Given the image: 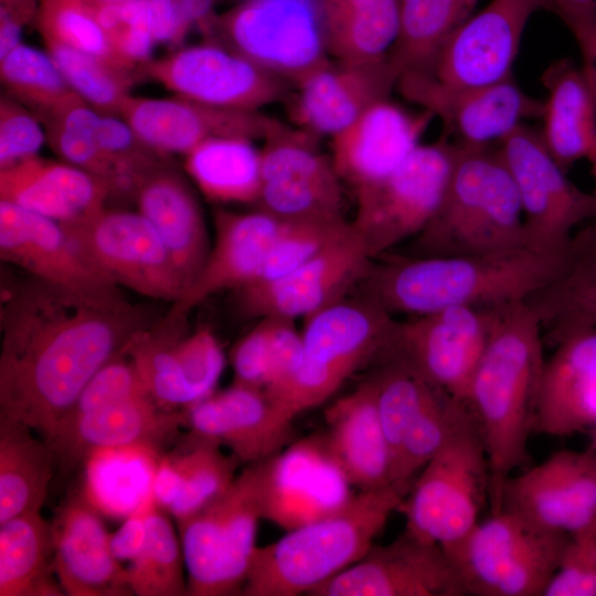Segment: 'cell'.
I'll return each mask as SVG.
<instances>
[{"instance_id":"6da1fadb","label":"cell","mask_w":596,"mask_h":596,"mask_svg":"<svg viewBox=\"0 0 596 596\" xmlns=\"http://www.w3.org/2000/svg\"><path fill=\"white\" fill-rule=\"evenodd\" d=\"M146 327L135 308L117 311L30 275L1 288L0 417L44 440L94 374Z\"/></svg>"},{"instance_id":"7a4b0ae2","label":"cell","mask_w":596,"mask_h":596,"mask_svg":"<svg viewBox=\"0 0 596 596\" xmlns=\"http://www.w3.org/2000/svg\"><path fill=\"white\" fill-rule=\"evenodd\" d=\"M544 363L542 326L533 309L524 299L494 305L464 402L488 460L491 513L501 510L512 471L526 462Z\"/></svg>"},{"instance_id":"3957f363","label":"cell","mask_w":596,"mask_h":596,"mask_svg":"<svg viewBox=\"0 0 596 596\" xmlns=\"http://www.w3.org/2000/svg\"><path fill=\"white\" fill-rule=\"evenodd\" d=\"M563 254L524 246L480 255L393 258L371 265L363 278L365 297L392 315L411 317L522 300L554 277Z\"/></svg>"},{"instance_id":"277c9868","label":"cell","mask_w":596,"mask_h":596,"mask_svg":"<svg viewBox=\"0 0 596 596\" xmlns=\"http://www.w3.org/2000/svg\"><path fill=\"white\" fill-rule=\"evenodd\" d=\"M403 500L393 486L358 491L339 512L257 546L242 595H308L359 561Z\"/></svg>"},{"instance_id":"5b68a950","label":"cell","mask_w":596,"mask_h":596,"mask_svg":"<svg viewBox=\"0 0 596 596\" xmlns=\"http://www.w3.org/2000/svg\"><path fill=\"white\" fill-rule=\"evenodd\" d=\"M415 256L528 247L520 196L497 147L459 148L443 202L414 237Z\"/></svg>"},{"instance_id":"8992f818","label":"cell","mask_w":596,"mask_h":596,"mask_svg":"<svg viewBox=\"0 0 596 596\" xmlns=\"http://www.w3.org/2000/svg\"><path fill=\"white\" fill-rule=\"evenodd\" d=\"M398 321L377 302L341 300L306 318L302 360L294 377L274 395L292 419L328 401L360 368L392 352Z\"/></svg>"},{"instance_id":"52a82bcc","label":"cell","mask_w":596,"mask_h":596,"mask_svg":"<svg viewBox=\"0 0 596 596\" xmlns=\"http://www.w3.org/2000/svg\"><path fill=\"white\" fill-rule=\"evenodd\" d=\"M568 540L566 534L543 530L501 509L443 550L467 595L541 596Z\"/></svg>"},{"instance_id":"ba28073f","label":"cell","mask_w":596,"mask_h":596,"mask_svg":"<svg viewBox=\"0 0 596 596\" xmlns=\"http://www.w3.org/2000/svg\"><path fill=\"white\" fill-rule=\"evenodd\" d=\"M262 520L258 462L246 465L222 494L177 523L188 595H242Z\"/></svg>"},{"instance_id":"9c48e42d","label":"cell","mask_w":596,"mask_h":596,"mask_svg":"<svg viewBox=\"0 0 596 596\" xmlns=\"http://www.w3.org/2000/svg\"><path fill=\"white\" fill-rule=\"evenodd\" d=\"M489 467L480 433L470 416L424 466L400 507L405 530L446 549L479 522L489 501Z\"/></svg>"},{"instance_id":"30bf717a","label":"cell","mask_w":596,"mask_h":596,"mask_svg":"<svg viewBox=\"0 0 596 596\" xmlns=\"http://www.w3.org/2000/svg\"><path fill=\"white\" fill-rule=\"evenodd\" d=\"M209 41L292 84L330 61L321 0H238Z\"/></svg>"},{"instance_id":"8fae6325","label":"cell","mask_w":596,"mask_h":596,"mask_svg":"<svg viewBox=\"0 0 596 596\" xmlns=\"http://www.w3.org/2000/svg\"><path fill=\"white\" fill-rule=\"evenodd\" d=\"M458 147L445 137L421 143L379 183L354 193L351 224L372 259L417 236L436 215L453 172Z\"/></svg>"},{"instance_id":"7c38bea8","label":"cell","mask_w":596,"mask_h":596,"mask_svg":"<svg viewBox=\"0 0 596 596\" xmlns=\"http://www.w3.org/2000/svg\"><path fill=\"white\" fill-rule=\"evenodd\" d=\"M60 224L82 259L110 284L172 302L183 296V280L164 243L139 212L103 207Z\"/></svg>"},{"instance_id":"4fadbf2b","label":"cell","mask_w":596,"mask_h":596,"mask_svg":"<svg viewBox=\"0 0 596 596\" xmlns=\"http://www.w3.org/2000/svg\"><path fill=\"white\" fill-rule=\"evenodd\" d=\"M498 148L520 196L528 247L562 255L573 234L594 219V193L567 178L546 149L540 130L526 124L512 130Z\"/></svg>"},{"instance_id":"5bb4252c","label":"cell","mask_w":596,"mask_h":596,"mask_svg":"<svg viewBox=\"0 0 596 596\" xmlns=\"http://www.w3.org/2000/svg\"><path fill=\"white\" fill-rule=\"evenodd\" d=\"M323 433L289 443L258 462L262 519L289 531L334 514L355 497Z\"/></svg>"},{"instance_id":"9a60e30c","label":"cell","mask_w":596,"mask_h":596,"mask_svg":"<svg viewBox=\"0 0 596 596\" xmlns=\"http://www.w3.org/2000/svg\"><path fill=\"white\" fill-rule=\"evenodd\" d=\"M397 91L438 118L443 137L459 148L497 147L528 119H541L544 100L528 95L513 76L478 87H450L423 73H404Z\"/></svg>"},{"instance_id":"2e32d148","label":"cell","mask_w":596,"mask_h":596,"mask_svg":"<svg viewBox=\"0 0 596 596\" xmlns=\"http://www.w3.org/2000/svg\"><path fill=\"white\" fill-rule=\"evenodd\" d=\"M493 306H455L409 317L398 322L390 356L464 403L488 340Z\"/></svg>"},{"instance_id":"e0dca14e","label":"cell","mask_w":596,"mask_h":596,"mask_svg":"<svg viewBox=\"0 0 596 596\" xmlns=\"http://www.w3.org/2000/svg\"><path fill=\"white\" fill-rule=\"evenodd\" d=\"M501 509L546 531L568 536L596 533V445L558 450L510 477Z\"/></svg>"},{"instance_id":"ac0fdd59","label":"cell","mask_w":596,"mask_h":596,"mask_svg":"<svg viewBox=\"0 0 596 596\" xmlns=\"http://www.w3.org/2000/svg\"><path fill=\"white\" fill-rule=\"evenodd\" d=\"M147 74L178 96L244 111H260L281 99L287 84L242 54L209 40L150 62Z\"/></svg>"},{"instance_id":"d6986e66","label":"cell","mask_w":596,"mask_h":596,"mask_svg":"<svg viewBox=\"0 0 596 596\" xmlns=\"http://www.w3.org/2000/svg\"><path fill=\"white\" fill-rule=\"evenodd\" d=\"M0 257L96 306L136 308L82 259L58 222L7 201H0Z\"/></svg>"},{"instance_id":"ffe728a7","label":"cell","mask_w":596,"mask_h":596,"mask_svg":"<svg viewBox=\"0 0 596 596\" xmlns=\"http://www.w3.org/2000/svg\"><path fill=\"white\" fill-rule=\"evenodd\" d=\"M309 596H466V588L440 545L404 531L373 544L354 564Z\"/></svg>"},{"instance_id":"44dd1931","label":"cell","mask_w":596,"mask_h":596,"mask_svg":"<svg viewBox=\"0 0 596 596\" xmlns=\"http://www.w3.org/2000/svg\"><path fill=\"white\" fill-rule=\"evenodd\" d=\"M547 0H491L447 39L427 74L450 87H478L513 76L522 34ZM416 73V72H414Z\"/></svg>"},{"instance_id":"7402d4cb","label":"cell","mask_w":596,"mask_h":596,"mask_svg":"<svg viewBox=\"0 0 596 596\" xmlns=\"http://www.w3.org/2000/svg\"><path fill=\"white\" fill-rule=\"evenodd\" d=\"M372 260L351 224L342 237L287 276L236 290L238 307L251 317L306 319L343 300L365 277Z\"/></svg>"},{"instance_id":"603a6c76","label":"cell","mask_w":596,"mask_h":596,"mask_svg":"<svg viewBox=\"0 0 596 596\" xmlns=\"http://www.w3.org/2000/svg\"><path fill=\"white\" fill-rule=\"evenodd\" d=\"M187 427L183 409H171L151 396L130 398L63 419L45 441L56 469L72 472L95 453L130 447L159 448Z\"/></svg>"},{"instance_id":"cb8c5ba5","label":"cell","mask_w":596,"mask_h":596,"mask_svg":"<svg viewBox=\"0 0 596 596\" xmlns=\"http://www.w3.org/2000/svg\"><path fill=\"white\" fill-rule=\"evenodd\" d=\"M398 72L389 58L377 62L330 60L295 85L288 103L294 126L332 138L373 104L390 98Z\"/></svg>"},{"instance_id":"d4e9b609","label":"cell","mask_w":596,"mask_h":596,"mask_svg":"<svg viewBox=\"0 0 596 596\" xmlns=\"http://www.w3.org/2000/svg\"><path fill=\"white\" fill-rule=\"evenodd\" d=\"M119 114L139 139L160 155H187L201 142L216 137L265 140L284 125L260 111L220 108L181 96H128Z\"/></svg>"},{"instance_id":"484cf974","label":"cell","mask_w":596,"mask_h":596,"mask_svg":"<svg viewBox=\"0 0 596 596\" xmlns=\"http://www.w3.org/2000/svg\"><path fill=\"white\" fill-rule=\"evenodd\" d=\"M190 432L226 447L241 464L266 460L290 443L292 422L266 391L235 382L183 409Z\"/></svg>"},{"instance_id":"4316f807","label":"cell","mask_w":596,"mask_h":596,"mask_svg":"<svg viewBox=\"0 0 596 596\" xmlns=\"http://www.w3.org/2000/svg\"><path fill=\"white\" fill-rule=\"evenodd\" d=\"M434 118L425 109L412 111L391 98L373 104L330 138V158L341 182L355 193L385 179L421 145Z\"/></svg>"},{"instance_id":"83f0119b","label":"cell","mask_w":596,"mask_h":596,"mask_svg":"<svg viewBox=\"0 0 596 596\" xmlns=\"http://www.w3.org/2000/svg\"><path fill=\"white\" fill-rule=\"evenodd\" d=\"M539 386L534 433L565 437L596 432V328L572 327L552 336Z\"/></svg>"},{"instance_id":"f1b7e54d","label":"cell","mask_w":596,"mask_h":596,"mask_svg":"<svg viewBox=\"0 0 596 596\" xmlns=\"http://www.w3.org/2000/svg\"><path fill=\"white\" fill-rule=\"evenodd\" d=\"M53 566L68 596L132 595L126 567L110 550V534L87 499L74 493L53 521Z\"/></svg>"},{"instance_id":"f546056e","label":"cell","mask_w":596,"mask_h":596,"mask_svg":"<svg viewBox=\"0 0 596 596\" xmlns=\"http://www.w3.org/2000/svg\"><path fill=\"white\" fill-rule=\"evenodd\" d=\"M280 220L269 213L214 214L215 237L205 264L192 286L175 302L169 316L185 318L207 297L225 289L238 290L255 280L279 230Z\"/></svg>"},{"instance_id":"4dcf8cb0","label":"cell","mask_w":596,"mask_h":596,"mask_svg":"<svg viewBox=\"0 0 596 596\" xmlns=\"http://www.w3.org/2000/svg\"><path fill=\"white\" fill-rule=\"evenodd\" d=\"M324 421L327 446L358 491L392 486V458L373 376L330 404Z\"/></svg>"},{"instance_id":"1f68e13d","label":"cell","mask_w":596,"mask_h":596,"mask_svg":"<svg viewBox=\"0 0 596 596\" xmlns=\"http://www.w3.org/2000/svg\"><path fill=\"white\" fill-rule=\"evenodd\" d=\"M109 187L70 163L28 158L0 172V196L58 223L87 216L104 207Z\"/></svg>"},{"instance_id":"d6a6232c","label":"cell","mask_w":596,"mask_h":596,"mask_svg":"<svg viewBox=\"0 0 596 596\" xmlns=\"http://www.w3.org/2000/svg\"><path fill=\"white\" fill-rule=\"evenodd\" d=\"M136 196L138 212L158 232L187 291L201 273L211 247L195 196L177 173L160 164L146 174Z\"/></svg>"},{"instance_id":"836d02e7","label":"cell","mask_w":596,"mask_h":596,"mask_svg":"<svg viewBox=\"0 0 596 596\" xmlns=\"http://www.w3.org/2000/svg\"><path fill=\"white\" fill-rule=\"evenodd\" d=\"M541 83L547 94L541 137L567 172L577 161L596 156V96L582 68L567 57L551 63Z\"/></svg>"},{"instance_id":"e575fe53","label":"cell","mask_w":596,"mask_h":596,"mask_svg":"<svg viewBox=\"0 0 596 596\" xmlns=\"http://www.w3.org/2000/svg\"><path fill=\"white\" fill-rule=\"evenodd\" d=\"M550 336L572 327L596 328V222L572 236L554 277L524 299Z\"/></svg>"},{"instance_id":"d590c367","label":"cell","mask_w":596,"mask_h":596,"mask_svg":"<svg viewBox=\"0 0 596 596\" xmlns=\"http://www.w3.org/2000/svg\"><path fill=\"white\" fill-rule=\"evenodd\" d=\"M25 424L0 417V524L41 512L56 469L51 446Z\"/></svg>"},{"instance_id":"8d00e7d4","label":"cell","mask_w":596,"mask_h":596,"mask_svg":"<svg viewBox=\"0 0 596 596\" xmlns=\"http://www.w3.org/2000/svg\"><path fill=\"white\" fill-rule=\"evenodd\" d=\"M321 6L332 60L389 58L398 35V0H321Z\"/></svg>"},{"instance_id":"74e56055","label":"cell","mask_w":596,"mask_h":596,"mask_svg":"<svg viewBox=\"0 0 596 596\" xmlns=\"http://www.w3.org/2000/svg\"><path fill=\"white\" fill-rule=\"evenodd\" d=\"M51 522L41 512L0 524V596H62L54 579Z\"/></svg>"},{"instance_id":"f35d334b","label":"cell","mask_w":596,"mask_h":596,"mask_svg":"<svg viewBox=\"0 0 596 596\" xmlns=\"http://www.w3.org/2000/svg\"><path fill=\"white\" fill-rule=\"evenodd\" d=\"M254 141L244 137H216L185 155L188 173L209 200L257 202L263 184L262 152Z\"/></svg>"},{"instance_id":"ab89813d","label":"cell","mask_w":596,"mask_h":596,"mask_svg":"<svg viewBox=\"0 0 596 596\" xmlns=\"http://www.w3.org/2000/svg\"><path fill=\"white\" fill-rule=\"evenodd\" d=\"M183 320L167 315L158 330L163 373L174 396L188 407L214 392L224 370L225 356L209 328L185 334Z\"/></svg>"},{"instance_id":"60d3db41","label":"cell","mask_w":596,"mask_h":596,"mask_svg":"<svg viewBox=\"0 0 596 596\" xmlns=\"http://www.w3.org/2000/svg\"><path fill=\"white\" fill-rule=\"evenodd\" d=\"M302 360V337L292 320L264 317L232 349L234 381L274 395L294 377Z\"/></svg>"},{"instance_id":"b9f144b4","label":"cell","mask_w":596,"mask_h":596,"mask_svg":"<svg viewBox=\"0 0 596 596\" xmlns=\"http://www.w3.org/2000/svg\"><path fill=\"white\" fill-rule=\"evenodd\" d=\"M478 1L398 0V35L389 56L398 75L428 72L447 39L471 15Z\"/></svg>"},{"instance_id":"7bdbcfd3","label":"cell","mask_w":596,"mask_h":596,"mask_svg":"<svg viewBox=\"0 0 596 596\" xmlns=\"http://www.w3.org/2000/svg\"><path fill=\"white\" fill-rule=\"evenodd\" d=\"M217 443L189 430L178 447L164 457L174 469L180 494L169 511L183 520L222 494L237 477L241 462Z\"/></svg>"},{"instance_id":"ee69618b","label":"cell","mask_w":596,"mask_h":596,"mask_svg":"<svg viewBox=\"0 0 596 596\" xmlns=\"http://www.w3.org/2000/svg\"><path fill=\"white\" fill-rule=\"evenodd\" d=\"M470 416L466 405L434 386L407 428L392 469V486L405 497L424 466Z\"/></svg>"},{"instance_id":"f6af8a7d","label":"cell","mask_w":596,"mask_h":596,"mask_svg":"<svg viewBox=\"0 0 596 596\" xmlns=\"http://www.w3.org/2000/svg\"><path fill=\"white\" fill-rule=\"evenodd\" d=\"M184 567L180 536L168 515L155 503L148 515L143 547L126 567L128 587L137 596L188 595Z\"/></svg>"},{"instance_id":"bcb514c9","label":"cell","mask_w":596,"mask_h":596,"mask_svg":"<svg viewBox=\"0 0 596 596\" xmlns=\"http://www.w3.org/2000/svg\"><path fill=\"white\" fill-rule=\"evenodd\" d=\"M350 227L351 222L344 216L280 221L259 274L247 286L263 285L287 276L342 237Z\"/></svg>"},{"instance_id":"7dc6e473","label":"cell","mask_w":596,"mask_h":596,"mask_svg":"<svg viewBox=\"0 0 596 596\" xmlns=\"http://www.w3.org/2000/svg\"><path fill=\"white\" fill-rule=\"evenodd\" d=\"M49 53L71 89L102 115L120 113L130 84L126 70L73 47L46 42Z\"/></svg>"},{"instance_id":"c3c4849f","label":"cell","mask_w":596,"mask_h":596,"mask_svg":"<svg viewBox=\"0 0 596 596\" xmlns=\"http://www.w3.org/2000/svg\"><path fill=\"white\" fill-rule=\"evenodd\" d=\"M38 24L45 42L60 43L115 67L128 70L86 1L42 0Z\"/></svg>"},{"instance_id":"681fc988","label":"cell","mask_w":596,"mask_h":596,"mask_svg":"<svg viewBox=\"0 0 596 596\" xmlns=\"http://www.w3.org/2000/svg\"><path fill=\"white\" fill-rule=\"evenodd\" d=\"M256 204L280 221L343 217L341 180L306 177L265 180Z\"/></svg>"},{"instance_id":"f907efd6","label":"cell","mask_w":596,"mask_h":596,"mask_svg":"<svg viewBox=\"0 0 596 596\" xmlns=\"http://www.w3.org/2000/svg\"><path fill=\"white\" fill-rule=\"evenodd\" d=\"M1 61V79L22 102L35 107L41 116L62 105L75 94L51 55L20 44Z\"/></svg>"},{"instance_id":"816d5d0a","label":"cell","mask_w":596,"mask_h":596,"mask_svg":"<svg viewBox=\"0 0 596 596\" xmlns=\"http://www.w3.org/2000/svg\"><path fill=\"white\" fill-rule=\"evenodd\" d=\"M145 396L151 395L130 359L121 351L103 365L87 382L63 419L76 417L121 401Z\"/></svg>"},{"instance_id":"f5cc1de1","label":"cell","mask_w":596,"mask_h":596,"mask_svg":"<svg viewBox=\"0 0 596 596\" xmlns=\"http://www.w3.org/2000/svg\"><path fill=\"white\" fill-rule=\"evenodd\" d=\"M543 596H596V533L570 536Z\"/></svg>"},{"instance_id":"db71d44e","label":"cell","mask_w":596,"mask_h":596,"mask_svg":"<svg viewBox=\"0 0 596 596\" xmlns=\"http://www.w3.org/2000/svg\"><path fill=\"white\" fill-rule=\"evenodd\" d=\"M39 121L20 105L2 98L0 107V168L36 156L44 142Z\"/></svg>"},{"instance_id":"11a10c76","label":"cell","mask_w":596,"mask_h":596,"mask_svg":"<svg viewBox=\"0 0 596 596\" xmlns=\"http://www.w3.org/2000/svg\"><path fill=\"white\" fill-rule=\"evenodd\" d=\"M123 23L111 35L114 47L129 67L134 63L149 60L153 45L149 0H126L121 2Z\"/></svg>"},{"instance_id":"9f6ffc18","label":"cell","mask_w":596,"mask_h":596,"mask_svg":"<svg viewBox=\"0 0 596 596\" xmlns=\"http://www.w3.org/2000/svg\"><path fill=\"white\" fill-rule=\"evenodd\" d=\"M155 503L149 488L127 520L110 534V550L118 562H131L140 553L147 538L148 515Z\"/></svg>"},{"instance_id":"6f0895ef","label":"cell","mask_w":596,"mask_h":596,"mask_svg":"<svg viewBox=\"0 0 596 596\" xmlns=\"http://www.w3.org/2000/svg\"><path fill=\"white\" fill-rule=\"evenodd\" d=\"M573 34L582 56V71L596 96V14L562 20Z\"/></svg>"},{"instance_id":"680465c9","label":"cell","mask_w":596,"mask_h":596,"mask_svg":"<svg viewBox=\"0 0 596 596\" xmlns=\"http://www.w3.org/2000/svg\"><path fill=\"white\" fill-rule=\"evenodd\" d=\"M156 43H179L191 28L182 18L177 0H149Z\"/></svg>"},{"instance_id":"91938a15","label":"cell","mask_w":596,"mask_h":596,"mask_svg":"<svg viewBox=\"0 0 596 596\" xmlns=\"http://www.w3.org/2000/svg\"><path fill=\"white\" fill-rule=\"evenodd\" d=\"M219 0H177L179 11L183 20L190 25H195L211 40L219 14L215 7Z\"/></svg>"},{"instance_id":"94428289","label":"cell","mask_w":596,"mask_h":596,"mask_svg":"<svg viewBox=\"0 0 596 596\" xmlns=\"http://www.w3.org/2000/svg\"><path fill=\"white\" fill-rule=\"evenodd\" d=\"M546 10L561 20L570 17L596 14V0H547Z\"/></svg>"},{"instance_id":"6125c7cd","label":"cell","mask_w":596,"mask_h":596,"mask_svg":"<svg viewBox=\"0 0 596 596\" xmlns=\"http://www.w3.org/2000/svg\"><path fill=\"white\" fill-rule=\"evenodd\" d=\"M589 162L592 163V169H590L592 174H593V177H594V179L596 181V156ZM594 195H595V200H596V191H595ZM593 220L596 222V212H595V216H594Z\"/></svg>"},{"instance_id":"be15d7a7","label":"cell","mask_w":596,"mask_h":596,"mask_svg":"<svg viewBox=\"0 0 596 596\" xmlns=\"http://www.w3.org/2000/svg\"><path fill=\"white\" fill-rule=\"evenodd\" d=\"M88 3H98V2H123L126 0H85Z\"/></svg>"},{"instance_id":"e7e4bbea","label":"cell","mask_w":596,"mask_h":596,"mask_svg":"<svg viewBox=\"0 0 596 596\" xmlns=\"http://www.w3.org/2000/svg\"><path fill=\"white\" fill-rule=\"evenodd\" d=\"M594 444L596 445V432H594Z\"/></svg>"},{"instance_id":"03108f58","label":"cell","mask_w":596,"mask_h":596,"mask_svg":"<svg viewBox=\"0 0 596 596\" xmlns=\"http://www.w3.org/2000/svg\"><path fill=\"white\" fill-rule=\"evenodd\" d=\"M220 1H223V0H219V2H220ZM237 1H238V0H237Z\"/></svg>"}]
</instances>
